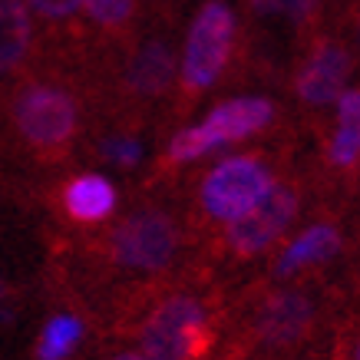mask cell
Masks as SVG:
<instances>
[{
  "label": "cell",
  "mask_w": 360,
  "mask_h": 360,
  "mask_svg": "<svg viewBox=\"0 0 360 360\" xmlns=\"http://www.w3.org/2000/svg\"><path fill=\"white\" fill-rule=\"evenodd\" d=\"M251 7L268 17H284V20H307L321 7V0H251Z\"/></svg>",
  "instance_id": "cell-17"
},
{
  "label": "cell",
  "mask_w": 360,
  "mask_h": 360,
  "mask_svg": "<svg viewBox=\"0 0 360 360\" xmlns=\"http://www.w3.org/2000/svg\"><path fill=\"white\" fill-rule=\"evenodd\" d=\"M297 208H301V195L297 186L291 182H274L271 192L251 205L245 215L225 225V248L231 258H258L268 248H274L284 238V231L295 225Z\"/></svg>",
  "instance_id": "cell-7"
},
{
  "label": "cell",
  "mask_w": 360,
  "mask_h": 360,
  "mask_svg": "<svg viewBox=\"0 0 360 360\" xmlns=\"http://www.w3.org/2000/svg\"><path fill=\"white\" fill-rule=\"evenodd\" d=\"M13 126L37 155H63L79 129V106L70 89L56 83H27L13 99Z\"/></svg>",
  "instance_id": "cell-2"
},
{
  "label": "cell",
  "mask_w": 360,
  "mask_h": 360,
  "mask_svg": "<svg viewBox=\"0 0 360 360\" xmlns=\"http://www.w3.org/2000/svg\"><path fill=\"white\" fill-rule=\"evenodd\" d=\"M83 13L103 30H122L136 17V0H83Z\"/></svg>",
  "instance_id": "cell-16"
},
{
  "label": "cell",
  "mask_w": 360,
  "mask_h": 360,
  "mask_svg": "<svg viewBox=\"0 0 360 360\" xmlns=\"http://www.w3.org/2000/svg\"><path fill=\"white\" fill-rule=\"evenodd\" d=\"M350 53L340 44H317L297 70V96L307 106H330L338 103L350 77Z\"/></svg>",
  "instance_id": "cell-9"
},
{
  "label": "cell",
  "mask_w": 360,
  "mask_h": 360,
  "mask_svg": "<svg viewBox=\"0 0 360 360\" xmlns=\"http://www.w3.org/2000/svg\"><path fill=\"white\" fill-rule=\"evenodd\" d=\"M274 182L278 179L271 165L262 155H229L205 172L198 186V208L208 221L229 225L251 205H258L271 192Z\"/></svg>",
  "instance_id": "cell-5"
},
{
  "label": "cell",
  "mask_w": 360,
  "mask_h": 360,
  "mask_svg": "<svg viewBox=\"0 0 360 360\" xmlns=\"http://www.w3.org/2000/svg\"><path fill=\"white\" fill-rule=\"evenodd\" d=\"M60 205H63L66 219L77 225H99L112 215L116 208V186L106 175L86 172L70 179L60 192Z\"/></svg>",
  "instance_id": "cell-11"
},
{
  "label": "cell",
  "mask_w": 360,
  "mask_h": 360,
  "mask_svg": "<svg viewBox=\"0 0 360 360\" xmlns=\"http://www.w3.org/2000/svg\"><path fill=\"white\" fill-rule=\"evenodd\" d=\"M33 50V17L23 0H0V79L13 77Z\"/></svg>",
  "instance_id": "cell-13"
},
{
  "label": "cell",
  "mask_w": 360,
  "mask_h": 360,
  "mask_svg": "<svg viewBox=\"0 0 360 360\" xmlns=\"http://www.w3.org/2000/svg\"><path fill=\"white\" fill-rule=\"evenodd\" d=\"M27 11L46 23H66L83 11V0H23Z\"/></svg>",
  "instance_id": "cell-18"
},
{
  "label": "cell",
  "mask_w": 360,
  "mask_h": 360,
  "mask_svg": "<svg viewBox=\"0 0 360 360\" xmlns=\"http://www.w3.org/2000/svg\"><path fill=\"white\" fill-rule=\"evenodd\" d=\"M357 44H360V17H357Z\"/></svg>",
  "instance_id": "cell-22"
},
{
  "label": "cell",
  "mask_w": 360,
  "mask_h": 360,
  "mask_svg": "<svg viewBox=\"0 0 360 360\" xmlns=\"http://www.w3.org/2000/svg\"><path fill=\"white\" fill-rule=\"evenodd\" d=\"M172 77H175V60L169 44H162V40L142 44L132 53L129 66H126V86L142 99L162 96L165 89L172 86Z\"/></svg>",
  "instance_id": "cell-12"
},
{
  "label": "cell",
  "mask_w": 360,
  "mask_h": 360,
  "mask_svg": "<svg viewBox=\"0 0 360 360\" xmlns=\"http://www.w3.org/2000/svg\"><path fill=\"white\" fill-rule=\"evenodd\" d=\"M112 360H149L146 354H139V350H122V354H116Z\"/></svg>",
  "instance_id": "cell-20"
},
{
  "label": "cell",
  "mask_w": 360,
  "mask_h": 360,
  "mask_svg": "<svg viewBox=\"0 0 360 360\" xmlns=\"http://www.w3.org/2000/svg\"><path fill=\"white\" fill-rule=\"evenodd\" d=\"M231 50H235V13L225 0H205L192 17L179 63V83L188 96H198L219 83L231 60Z\"/></svg>",
  "instance_id": "cell-3"
},
{
  "label": "cell",
  "mask_w": 360,
  "mask_h": 360,
  "mask_svg": "<svg viewBox=\"0 0 360 360\" xmlns=\"http://www.w3.org/2000/svg\"><path fill=\"white\" fill-rule=\"evenodd\" d=\"M103 155L116 165H136L139 162V146L129 139V136H116L103 146Z\"/></svg>",
  "instance_id": "cell-19"
},
{
  "label": "cell",
  "mask_w": 360,
  "mask_h": 360,
  "mask_svg": "<svg viewBox=\"0 0 360 360\" xmlns=\"http://www.w3.org/2000/svg\"><path fill=\"white\" fill-rule=\"evenodd\" d=\"M314 328V301L301 291H274L258 304L251 334L264 347H295Z\"/></svg>",
  "instance_id": "cell-8"
},
{
  "label": "cell",
  "mask_w": 360,
  "mask_h": 360,
  "mask_svg": "<svg viewBox=\"0 0 360 360\" xmlns=\"http://www.w3.org/2000/svg\"><path fill=\"white\" fill-rule=\"evenodd\" d=\"M354 360H360V340H357V347H354Z\"/></svg>",
  "instance_id": "cell-21"
},
{
  "label": "cell",
  "mask_w": 360,
  "mask_h": 360,
  "mask_svg": "<svg viewBox=\"0 0 360 360\" xmlns=\"http://www.w3.org/2000/svg\"><path fill=\"white\" fill-rule=\"evenodd\" d=\"M274 120V103L264 96H238L225 99L208 112L202 122L188 126L169 142V162H195L212 149H221L229 142H241L262 132Z\"/></svg>",
  "instance_id": "cell-4"
},
{
  "label": "cell",
  "mask_w": 360,
  "mask_h": 360,
  "mask_svg": "<svg viewBox=\"0 0 360 360\" xmlns=\"http://www.w3.org/2000/svg\"><path fill=\"white\" fill-rule=\"evenodd\" d=\"M139 354L149 360H205L219 340L212 311L192 295L162 297L136 330Z\"/></svg>",
  "instance_id": "cell-1"
},
{
  "label": "cell",
  "mask_w": 360,
  "mask_h": 360,
  "mask_svg": "<svg viewBox=\"0 0 360 360\" xmlns=\"http://www.w3.org/2000/svg\"><path fill=\"white\" fill-rule=\"evenodd\" d=\"M106 251L126 271H162L179 255V225L162 208H139L110 231Z\"/></svg>",
  "instance_id": "cell-6"
},
{
  "label": "cell",
  "mask_w": 360,
  "mask_h": 360,
  "mask_svg": "<svg viewBox=\"0 0 360 360\" xmlns=\"http://www.w3.org/2000/svg\"><path fill=\"white\" fill-rule=\"evenodd\" d=\"M340 251V231L338 225L330 221H314L307 225L301 235L288 241L274 262V274L278 278H291V274H301L307 268H317V264L330 262Z\"/></svg>",
  "instance_id": "cell-10"
},
{
  "label": "cell",
  "mask_w": 360,
  "mask_h": 360,
  "mask_svg": "<svg viewBox=\"0 0 360 360\" xmlns=\"http://www.w3.org/2000/svg\"><path fill=\"white\" fill-rule=\"evenodd\" d=\"M328 159L334 169H354L360 162V89H344L340 93Z\"/></svg>",
  "instance_id": "cell-14"
},
{
  "label": "cell",
  "mask_w": 360,
  "mask_h": 360,
  "mask_svg": "<svg viewBox=\"0 0 360 360\" xmlns=\"http://www.w3.org/2000/svg\"><path fill=\"white\" fill-rule=\"evenodd\" d=\"M83 338V324H79L77 317H53V321H46L44 334L37 340V357L40 360H63L70 357V350L79 344Z\"/></svg>",
  "instance_id": "cell-15"
}]
</instances>
